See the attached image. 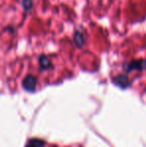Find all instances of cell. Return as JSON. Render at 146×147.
<instances>
[{
  "instance_id": "6da1fadb",
  "label": "cell",
  "mask_w": 146,
  "mask_h": 147,
  "mask_svg": "<svg viewBox=\"0 0 146 147\" xmlns=\"http://www.w3.org/2000/svg\"><path fill=\"white\" fill-rule=\"evenodd\" d=\"M34 86H35V80L32 77H28L27 79L24 81V87L28 90H33Z\"/></svg>"
}]
</instances>
